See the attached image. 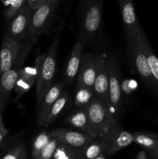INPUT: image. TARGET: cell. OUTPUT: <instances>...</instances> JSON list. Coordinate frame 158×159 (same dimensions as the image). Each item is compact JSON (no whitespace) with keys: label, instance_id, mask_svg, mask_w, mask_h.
<instances>
[{"label":"cell","instance_id":"obj_1","mask_svg":"<svg viewBox=\"0 0 158 159\" xmlns=\"http://www.w3.org/2000/svg\"><path fill=\"white\" fill-rule=\"evenodd\" d=\"M104 0H83L78 40L84 44L97 40L102 30Z\"/></svg>","mask_w":158,"mask_h":159},{"label":"cell","instance_id":"obj_2","mask_svg":"<svg viewBox=\"0 0 158 159\" xmlns=\"http://www.w3.org/2000/svg\"><path fill=\"white\" fill-rule=\"evenodd\" d=\"M60 34L54 37L49 50L46 54H42L40 65V73L37 81V106L40 107L45 94L53 85L57 67V56Z\"/></svg>","mask_w":158,"mask_h":159},{"label":"cell","instance_id":"obj_3","mask_svg":"<svg viewBox=\"0 0 158 159\" xmlns=\"http://www.w3.org/2000/svg\"><path fill=\"white\" fill-rule=\"evenodd\" d=\"M91 136L101 137L119 124L118 116L112 111L108 104L94 97L87 107Z\"/></svg>","mask_w":158,"mask_h":159},{"label":"cell","instance_id":"obj_4","mask_svg":"<svg viewBox=\"0 0 158 159\" xmlns=\"http://www.w3.org/2000/svg\"><path fill=\"white\" fill-rule=\"evenodd\" d=\"M37 40L38 39L37 38H28L22 42L20 54L12 66L8 71L0 75V93L6 101H7L14 90L20 70L23 68L25 61L27 58L34 44L37 43Z\"/></svg>","mask_w":158,"mask_h":159},{"label":"cell","instance_id":"obj_5","mask_svg":"<svg viewBox=\"0 0 158 159\" xmlns=\"http://www.w3.org/2000/svg\"><path fill=\"white\" fill-rule=\"evenodd\" d=\"M60 0H46L43 5L33 12L28 38L38 39L47 31L58 9Z\"/></svg>","mask_w":158,"mask_h":159},{"label":"cell","instance_id":"obj_6","mask_svg":"<svg viewBox=\"0 0 158 159\" xmlns=\"http://www.w3.org/2000/svg\"><path fill=\"white\" fill-rule=\"evenodd\" d=\"M127 54L130 63L136 74L142 79L151 93L158 98V82L153 76L147 57L141 50L139 45L127 46Z\"/></svg>","mask_w":158,"mask_h":159},{"label":"cell","instance_id":"obj_7","mask_svg":"<svg viewBox=\"0 0 158 159\" xmlns=\"http://www.w3.org/2000/svg\"><path fill=\"white\" fill-rule=\"evenodd\" d=\"M108 65L109 73L108 106L112 111L118 116V115L122 112L124 98L121 88V75L119 62L114 55L108 56Z\"/></svg>","mask_w":158,"mask_h":159},{"label":"cell","instance_id":"obj_8","mask_svg":"<svg viewBox=\"0 0 158 159\" xmlns=\"http://www.w3.org/2000/svg\"><path fill=\"white\" fill-rule=\"evenodd\" d=\"M122 14L127 46L139 45V30L141 27L135 12L133 0H117Z\"/></svg>","mask_w":158,"mask_h":159},{"label":"cell","instance_id":"obj_9","mask_svg":"<svg viewBox=\"0 0 158 159\" xmlns=\"http://www.w3.org/2000/svg\"><path fill=\"white\" fill-rule=\"evenodd\" d=\"M96 57V77L93 85L94 96L108 105V57L103 53L95 54ZM109 107V106H108Z\"/></svg>","mask_w":158,"mask_h":159},{"label":"cell","instance_id":"obj_10","mask_svg":"<svg viewBox=\"0 0 158 159\" xmlns=\"http://www.w3.org/2000/svg\"><path fill=\"white\" fill-rule=\"evenodd\" d=\"M33 12V11L26 3L10 19L7 33L11 37L21 43L26 40L30 27Z\"/></svg>","mask_w":158,"mask_h":159},{"label":"cell","instance_id":"obj_11","mask_svg":"<svg viewBox=\"0 0 158 159\" xmlns=\"http://www.w3.org/2000/svg\"><path fill=\"white\" fill-rule=\"evenodd\" d=\"M42 54L37 56L34 66H27L22 68L17 78L14 87V92L16 94L15 99H19L23 94L27 93L37 83L40 73V65L41 61Z\"/></svg>","mask_w":158,"mask_h":159},{"label":"cell","instance_id":"obj_12","mask_svg":"<svg viewBox=\"0 0 158 159\" xmlns=\"http://www.w3.org/2000/svg\"><path fill=\"white\" fill-rule=\"evenodd\" d=\"M106 134L105 154L108 158L133 142V134L124 130L119 124L113 127Z\"/></svg>","mask_w":158,"mask_h":159},{"label":"cell","instance_id":"obj_13","mask_svg":"<svg viewBox=\"0 0 158 159\" xmlns=\"http://www.w3.org/2000/svg\"><path fill=\"white\" fill-rule=\"evenodd\" d=\"M21 45V42L11 37L8 33L4 34L0 49V75L12 66L20 54Z\"/></svg>","mask_w":158,"mask_h":159},{"label":"cell","instance_id":"obj_14","mask_svg":"<svg viewBox=\"0 0 158 159\" xmlns=\"http://www.w3.org/2000/svg\"><path fill=\"white\" fill-rule=\"evenodd\" d=\"M53 137L57 138L60 144L79 149L86 145L94 138V137L76 129L58 128L51 131Z\"/></svg>","mask_w":158,"mask_h":159},{"label":"cell","instance_id":"obj_15","mask_svg":"<svg viewBox=\"0 0 158 159\" xmlns=\"http://www.w3.org/2000/svg\"><path fill=\"white\" fill-rule=\"evenodd\" d=\"M0 159H29L22 135H15L0 144Z\"/></svg>","mask_w":158,"mask_h":159},{"label":"cell","instance_id":"obj_16","mask_svg":"<svg viewBox=\"0 0 158 159\" xmlns=\"http://www.w3.org/2000/svg\"><path fill=\"white\" fill-rule=\"evenodd\" d=\"M96 77L95 54H85L82 56L81 64L76 79V86L92 88Z\"/></svg>","mask_w":158,"mask_h":159},{"label":"cell","instance_id":"obj_17","mask_svg":"<svg viewBox=\"0 0 158 159\" xmlns=\"http://www.w3.org/2000/svg\"><path fill=\"white\" fill-rule=\"evenodd\" d=\"M84 48L85 44L80 40H77L74 46L73 47V49L71 50L68 63L65 67L64 73L65 85H71L72 82L77 79L79 68L81 64Z\"/></svg>","mask_w":158,"mask_h":159},{"label":"cell","instance_id":"obj_18","mask_svg":"<svg viewBox=\"0 0 158 159\" xmlns=\"http://www.w3.org/2000/svg\"><path fill=\"white\" fill-rule=\"evenodd\" d=\"M65 87V83L64 82H57V83L52 85V86L50 88L47 93L45 94L43 100L40 105V110H39L38 117H37V124L39 126H43L47 116L48 113L50 110L54 105V102L57 99V98L60 96L62 92L64 91Z\"/></svg>","mask_w":158,"mask_h":159},{"label":"cell","instance_id":"obj_19","mask_svg":"<svg viewBox=\"0 0 158 159\" xmlns=\"http://www.w3.org/2000/svg\"><path fill=\"white\" fill-rule=\"evenodd\" d=\"M106 141V134L94 138L86 145L77 150V158L95 159L101 154L105 153Z\"/></svg>","mask_w":158,"mask_h":159},{"label":"cell","instance_id":"obj_20","mask_svg":"<svg viewBox=\"0 0 158 159\" xmlns=\"http://www.w3.org/2000/svg\"><path fill=\"white\" fill-rule=\"evenodd\" d=\"M64 121L67 124L72 127L74 129L91 135L87 107L85 108L77 107L76 110H73L69 113Z\"/></svg>","mask_w":158,"mask_h":159},{"label":"cell","instance_id":"obj_21","mask_svg":"<svg viewBox=\"0 0 158 159\" xmlns=\"http://www.w3.org/2000/svg\"><path fill=\"white\" fill-rule=\"evenodd\" d=\"M139 45L147 57L153 76L158 82V58L153 52L147 37L141 27L139 30Z\"/></svg>","mask_w":158,"mask_h":159},{"label":"cell","instance_id":"obj_22","mask_svg":"<svg viewBox=\"0 0 158 159\" xmlns=\"http://www.w3.org/2000/svg\"><path fill=\"white\" fill-rule=\"evenodd\" d=\"M133 134V142L150 152L158 150V134L150 131H136Z\"/></svg>","mask_w":158,"mask_h":159},{"label":"cell","instance_id":"obj_23","mask_svg":"<svg viewBox=\"0 0 158 159\" xmlns=\"http://www.w3.org/2000/svg\"><path fill=\"white\" fill-rule=\"evenodd\" d=\"M70 100V94L68 91L64 89L61 94L60 95L56 102H54V105L50 110L49 113H48L47 116H46V120H45L44 124L43 127H47L53 124L54 120L60 116V113L64 111L66 107L68 106V102Z\"/></svg>","mask_w":158,"mask_h":159},{"label":"cell","instance_id":"obj_24","mask_svg":"<svg viewBox=\"0 0 158 159\" xmlns=\"http://www.w3.org/2000/svg\"><path fill=\"white\" fill-rule=\"evenodd\" d=\"M95 97L92 88L85 86H76L74 104L77 108L87 107Z\"/></svg>","mask_w":158,"mask_h":159},{"label":"cell","instance_id":"obj_25","mask_svg":"<svg viewBox=\"0 0 158 159\" xmlns=\"http://www.w3.org/2000/svg\"><path fill=\"white\" fill-rule=\"evenodd\" d=\"M51 138H52L51 131H47V130H43L36 135L33 140L32 147H31V159L37 158L42 149L48 144Z\"/></svg>","mask_w":158,"mask_h":159},{"label":"cell","instance_id":"obj_26","mask_svg":"<svg viewBox=\"0 0 158 159\" xmlns=\"http://www.w3.org/2000/svg\"><path fill=\"white\" fill-rule=\"evenodd\" d=\"M77 150L64 144H59L51 159H78Z\"/></svg>","mask_w":158,"mask_h":159},{"label":"cell","instance_id":"obj_27","mask_svg":"<svg viewBox=\"0 0 158 159\" xmlns=\"http://www.w3.org/2000/svg\"><path fill=\"white\" fill-rule=\"evenodd\" d=\"M1 2L5 8L6 20H10L26 3V0H1Z\"/></svg>","mask_w":158,"mask_h":159},{"label":"cell","instance_id":"obj_28","mask_svg":"<svg viewBox=\"0 0 158 159\" xmlns=\"http://www.w3.org/2000/svg\"><path fill=\"white\" fill-rule=\"evenodd\" d=\"M59 144L58 140L52 136L48 144L42 149L36 159H51Z\"/></svg>","mask_w":158,"mask_h":159},{"label":"cell","instance_id":"obj_29","mask_svg":"<svg viewBox=\"0 0 158 159\" xmlns=\"http://www.w3.org/2000/svg\"><path fill=\"white\" fill-rule=\"evenodd\" d=\"M137 87L136 81H133L132 79H125L123 81H121V88H122V93L123 98L125 96H129L136 90Z\"/></svg>","mask_w":158,"mask_h":159},{"label":"cell","instance_id":"obj_30","mask_svg":"<svg viewBox=\"0 0 158 159\" xmlns=\"http://www.w3.org/2000/svg\"><path fill=\"white\" fill-rule=\"evenodd\" d=\"M8 135V130L5 127L4 122L2 120V113H0V144H2Z\"/></svg>","mask_w":158,"mask_h":159},{"label":"cell","instance_id":"obj_31","mask_svg":"<svg viewBox=\"0 0 158 159\" xmlns=\"http://www.w3.org/2000/svg\"><path fill=\"white\" fill-rule=\"evenodd\" d=\"M46 1V0H26V3L29 6V8L33 11H34L37 8L40 7L41 5H43Z\"/></svg>","mask_w":158,"mask_h":159},{"label":"cell","instance_id":"obj_32","mask_svg":"<svg viewBox=\"0 0 158 159\" xmlns=\"http://www.w3.org/2000/svg\"><path fill=\"white\" fill-rule=\"evenodd\" d=\"M147 155H148V156L151 159H158V150L153 151V152H147Z\"/></svg>","mask_w":158,"mask_h":159},{"label":"cell","instance_id":"obj_33","mask_svg":"<svg viewBox=\"0 0 158 159\" xmlns=\"http://www.w3.org/2000/svg\"><path fill=\"white\" fill-rule=\"evenodd\" d=\"M6 101L5 100L3 96H2V94L0 93V113H2V111L3 108H4L5 105H6Z\"/></svg>","mask_w":158,"mask_h":159},{"label":"cell","instance_id":"obj_34","mask_svg":"<svg viewBox=\"0 0 158 159\" xmlns=\"http://www.w3.org/2000/svg\"><path fill=\"white\" fill-rule=\"evenodd\" d=\"M108 155H107L106 154H105V152H104V153L101 154V155H99V157H97V158H96L95 159H108Z\"/></svg>","mask_w":158,"mask_h":159},{"label":"cell","instance_id":"obj_35","mask_svg":"<svg viewBox=\"0 0 158 159\" xmlns=\"http://www.w3.org/2000/svg\"><path fill=\"white\" fill-rule=\"evenodd\" d=\"M155 122H156V124H158V116L155 119Z\"/></svg>","mask_w":158,"mask_h":159}]
</instances>
